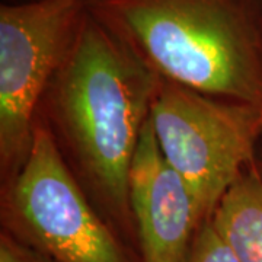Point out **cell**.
Returning a JSON list of instances; mask_svg holds the SVG:
<instances>
[{
  "instance_id": "cell-1",
  "label": "cell",
  "mask_w": 262,
  "mask_h": 262,
  "mask_svg": "<svg viewBox=\"0 0 262 262\" xmlns=\"http://www.w3.org/2000/svg\"><path fill=\"white\" fill-rule=\"evenodd\" d=\"M156 82L86 8L38 114L91 203L139 258L128 181Z\"/></svg>"
},
{
  "instance_id": "cell-2",
  "label": "cell",
  "mask_w": 262,
  "mask_h": 262,
  "mask_svg": "<svg viewBox=\"0 0 262 262\" xmlns=\"http://www.w3.org/2000/svg\"><path fill=\"white\" fill-rule=\"evenodd\" d=\"M159 79L262 105L261 0H86Z\"/></svg>"
},
{
  "instance_id": "cell-3",
  "label": "cell",
  "mask_w": 262,
  "mask_h": 262,
  "mask_svg": "<svg viewBox=\"0 0 262 262\" xmlns=\"http://www.w3.org/2000/svg\"><path fill=\"white\" fill-rule=\"evenodd\" d=\"M0 219L2 230L53 262H140L91 203L41 120L27 160L2 182Z\"/></svg>"
},
{
  "instance_id": "cell-4",
  "label": "cell",
  "mask_w": 262,
  "mask_h": 262,
  "mask_svg": "<svg viewBox=\"0 0 262 262\" xmlns=\"http://www.w3.org/2000/svg\"><path fill=\"white\" fill-rule=\"evenodd\" d=\"M150 120L162 155L185 181L204 219L255 159L262 105L217 98L159 79Z\"/></svg>"
},
{
  "instance_id": "cell-5",
  "label": "cell",
  "mask_w": 262,
  "mask_h": 262,
  "mask_svg": "<svg viewBox=\"0 0 262 262\" xmlns=\"http://www.w3.org/2000/svg\"><path fill=\"white\" fill-rule=\"evenodd\" d=\"M84 0H27L0 6L2 182L27 160L39 106L75 44Z\"/></svg>"
},
{
  "instance_id": "cell-6",
  "label": "cell",
  "mask_w": 262,
  "mask_h": 262,
  "mask_svg": "<svg viewBox=\"0 0 262 262\" xmlns=\"http://www.w3.org/2000/svg\"><path fill=\"white\" fill-rule=\"evenodd\" d=\"M128 187L140 262H182L207 219L185 181L162 155L150 117L133 159Z\"/></svg>"
},
{
  "instance_id": "cell-7",
  "label": "cell",
  "mask_w": 262,
  "mask_h": 262,
  "mask_svg": "<svg viewBox=\"0 0 262 262\" xmlns=\"http://www.w3.org/2000/svg\"><path fill=\"white\" fill-rule=\"evenodd\" d=\"M241 262H262V177L248 166L210 217Z\"/></svg>"
},
{
  "instance_id": "cell-8",
  "label": "cell",
  "mask_w": 262,
  "mask_h": 262,
  "mask_svg": "<svg viewBox=\"0 0 262 262\" xmlns=\"http://www.w3.org/2000/svg\"><path fill=\"white\" fill-rule=\"evenodd\" d=\"M182 262H241L217 233L210 219L196 229Z\"/></svg>"
},
{
  "instance_id": "cell-9",
  "label": "cell",
  "mask_w": 262,
  "mask_h": 262,
  "mask_svg": "<svg viewBox=\"0 0 262 262\" xmlns=\"http://www.w3.org/2000/svg\"><path fill=\"white\" fill-rule=\"evenodd\" d=\"M0 262H53L47 256L20 244L9 233H0Z\"/></svg>"
},
{
  "instance_id": "cell-10",
  "label": "cell",
  "mask_w": 262,
  "mask_h": 262,
  "mask_svg": "<svg viewBox=\"0 0 262 262\" xmlns=\"http://www.w3.org/2000/svg\"><path fill=\"white\" fill-rule=\"evenodd\" d=\"M253 165L256 170L259 172V175L262 177V134L259 137V141L256 144V150H255V159H253Z\"/></svg>"
},
{
  "instance_id": "cell-11",
  "label": "cell",
  "mask_w": 262,
  "mask_h": 262,
  "mask_svg": "<svg viewBox=\"0 0 262 262\" xmlns=\"http://www.w3.org/2000/svg\"><path fill=\"white\" fill-rule=\"evenodd\" d=\"M261 3H262V0H261Z\"/></svg>"
},
{
  "instance_id": "cell-12",
  "label": "cell",
  "mask_w": 262,
  "mask_h": 262,
  "mask_svg": "<svg viewBox=\"0 0 262 262\" xmlns=\"http://www.w3.org/2000/svg\"><path fill=\"white\" fill-rule=\"evenodd\" d=\"M84 2H86V0H84Z\"/></svg>"
}]
</instances>
